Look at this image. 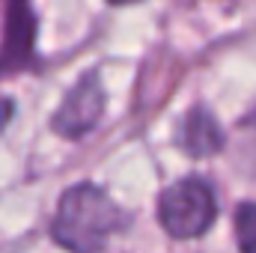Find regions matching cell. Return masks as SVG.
Masks as SVG:
<instances>
[{"label": "cell", "instance_id": "obj_2", "mask_svg": "<svg viewBox=\"0 0 256 253\" xmlns=\"http://www.w3.org/2000/svg\"><path fill=\"white\" fill-rule=\"evenodd\" d=\"M218 218L214 190L206 179L188 176L173 182L158 196V220L173 238H196Z\"/></svg>", "mask_w": 256, "mask_h": 253}, {"label": "cell", "instance_id": "obj_1", "mask_svg": "<svg viewBox=\"0 0 256 253\" xmlns=\"http://www.w3.org/2000/svg\"><path fill=\"white\" fill-rule=\"evenodd\" d=\"M122 226V212L96 185H74L60 196L54 214V242L72 253H102Z\"/></svg>", "mask_w": 256, "mask_h": 253}, {"label": "cell", "instance_id": "obj_3", "mask_svg": "<svg viewBox=\"0 0 256 253\" xmlns=\"http://www.w3.org/2000/svg\"><path fill=\"white\" fill-rule=\"evenodd\" d=\"M102 110H104V90L98 84V74H86L63 98L51 126L63 137H80L102 120Z\"/></svg>", "mask_w": 256, "mask_h": 253}, {"label": "cell", "instance_id": "obj_8", "mask_svg": "<svg viewBox=\"0 0 256 253\" xmlns=\"http://www.w3.org/2000/svg\"><path fill=\"white\" fill-rule=\"evenodd\" d=\"M110 3H116V6H126V3H137V0H110Z\"/></svg>", "mask_w": 256, "mask_h": 253}, {"label": "cell", "instance_id": "obj_7", "mask_svg": "<svg viewBox=\"0 0 256 253\" xmlns=\"http://www.w3.org/2000/svg\"><path fill=\"white\" fill-rule=\"evenodd\" d=\"M12 114V102H6V98H0V126H3V120Z\"/></svg>", "mask_w": 256, "mask_h": 253}, {"label": "cell", "instance_id": "obj_4", "mask_svg": "<svg viewBox=\"0 0 256 253\" xmlns=\"http://www.w3.org/2000/svg\"><path fill=\"white\" fill-rule=\"evenodd\" d=\"M3 45H0V72L24 68L33 57L36 18L30 0H3Z\"/></svg>", "mask_w": 256, "mask_h": 253}, {"label": "cell", "instance_id": "obj_6", "mask_svg": "<svg viewBox=\"0 0 256 253\" xmlns=\"http://www.w3.org/2000/svg\"><path fill=\"white\" fill-rule=\"evenodd\" d=\"M236 238L242 253H256V202H244L236 212Z\"/></svg>", "mask_w": 256, "mask_h": 253}, {"label": "cell", "instance_id": "obj_5", "mask_svg": "<svg viewBox=\"0 0 256 253\" xmlns=\"http://www.w3.org/2000/svg\"><path fill=\"white\" fill-rule=\"evenodd\" d=\"M182 143L194 158H206L224 146V131L206 108H196L188 114V120L182 126Z\"/></svg>", "mask_w": 256, "mask_h": 253}]
</instances>
